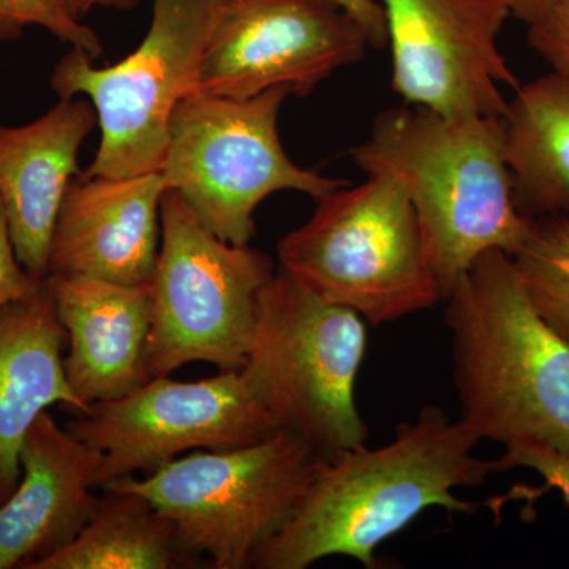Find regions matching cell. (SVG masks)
<instances>
[{
	"instance_id": "24",
	"label": "cell",
	"mask_w": 569,
	"mask_h": 569,
	"mask_svg": "<svg viewBox=\"0 0 569 569\" xmlns=\"http://www.w3.org/2000/svg\"><path fill=\"white\" fill-rule=\"evenodd\" d=\"M47 279H37L26 271L18 260L7 223L6 211L0 201V310L13 302L31 298L43 287Z\"/></svg>"
},
{
	"instance_id": "5",
	"label": "cell",
	"mask_w": 569,
	"mask_h": 569,
	"mask_svg": "<svg viewBox=\"0 0 569 569\" xmlns=\"http://www.w3.org/2000/svg\"><path fill=\"white\" fill-rule=\"evenodd\" d=\"M366 348L361 316L325 301L279 266L261 293L242 369L279 429L326 460L369 440L356 406Z\"/></svg>"
},
{
	"instance_id": "17",
	"label": "cell",
	"mask_w": 569,
	"mask_h": 569,
	"mask_svg": "<svg viewBox=\"0 0 569 569\" xmlns=\"http://www.w3.org/2000/svg\"><path fill=\"white\" fill-rule=\"evenodd\" d=\"M66 348L48 282L0 310V503L20 481V449L36 419L56 403L77 415L91 410L67 380Z\"/></svg>"
},
{
	"instance_id": "16",
	"label": "cell",
	"mask_w": 569,
	"mask_h": 569,
	"mask_svg": "<svg viewBox=\"0 0 569 569\" xmlns=\"http://www.w3.org/2000/svg\"><path fill=\"white\" fill-rule=\"evenodd\" d=\"M47 282L67 332V380L86 406L119 399L151 380L144 362L151 282L54 276Z\"/></svg>"
},
{
	"instance_id": "4",
	"label": "cell",
	"mask_w": 569,
	"mask_h": 569,
	"mask_svg": "<svg viewBox=\"0 0 569 569\" xmlns=\"http://www.w3.org/2000/svg\"><path fill=\"white\" fill-rule=\"evenodd\" d=\"M316 203L310 219L277 242L288 274L370 326L441 302L417 212L399 182L369 174Z\"/></svg>"
},
{
	"instance_id": "26",
	"label": "cell",
	"mask_w": 569,
	"mask_h": 569,
	"mask_svg": "<svg viewBox=\"0 0 569 569\" xmlns=\"http://www.w3.org/2000/svg\"><path fill=\"white\" fill-rule=\"evenodd\" d=\"M557 2L560 0H508L511 18L522 21L523 24L537 20Z\"/></svg>"
},
{
	"instance_id": "2",
	"label": "cell",
	"mask_w": 569,
	"mask_h": 569,
	"mask_svg": "<svg viewBox=\"0 0 569 569\" xmlns=\"http://www.w3.org/2000/svg\"><path fill=\"white\" fill-rule=\"evenodd\" d=\"M366 176L403 187L417 212L441 302L482 253L512 257L529 236L505 157L503 118L400 104L377 116L351 151Z\"/></svg>"
},
{
	"instance_id": "23",
	"label": "cell",
	"mask_w": 569,
	"mask_h": 569,
	"mask_svg": "<svg viewBox=\"0 0 569 569\" xmlns=\"http://www.w3.org/2000/svg\"><path fill=\"white\" fill-rule=\"evenodd\" d=\"M497 463L500 473L515 467L537 471L545 479L546 488L559 490L569 507V456L539 441H519L509 445Z\"/></svg>"
},
{
	"instance_id": "18",
	"label": "cell",
	"mask_w": 569,
	"mask_h": 569,
	"mask_svg": "<svg viewBox=\"0 0 569 569\" xmlns=\"http://www.w3.org/2000/svg\"><path fill=\"white\" fill-rule=\"evenodd\" d=\"M516 206L529 220L569 213V77L522 82L503 116Z\"/></svg>"
},
{
	"instance_id": "21",
	"label": "cell",
	"mask_w": 569,
	"mask_h": 569,
	"mask_svg": "<svg viewBox=\"0 0 569 569\" xmlns=\"http://www.w3.org/2000/svg\"><path fill=\"white\" fill-rule=\"evenodd\" d=\"M31 26L44 29L71 48L88 52L93 61L103 52L96 32L73 17L63 0H0V43L21 39Z\"/></svg>"
},
{
	"instance_id": "19",
	"label": "cell",
	"mask_w": 569,
	"mask_h": 569,
	"mask_svg": "<svg viewBox=\"0 0 569 569\" xmlns=\"http://www.w3.org/2000/svg\"><path fill=\"white\" fill-rule=\"evenodd\" d=\"M102 492L81 533L32 569H171L190 560L174 523L148 498L118 488Z\"/></svg>"
},
{
	"instance_id": "28",
	"label": "cell",
	"mask_w": 569,
	"mask_h": 569,
	"mask_svg": "<svg viewBox=\"0 0 569 569\" xmlns=\"http://www.w3.org/2000/svg\"><path fill=\"white\" fill-rule=\"evenodd\" d=\"M81 2L82 0H63L67 9L71 11V14L77 18H81Z\"/></svg>"
},
{
	"instance_id": "20",
	"label": "cell",
	"mask_w": 569,
	"mask_h": 569,
	"mask_svg": "<svg viewBox=\"0 0 569 569\" xmlns=\"http://www.w3.org/2000/svg\"><path fill=\"white\" fill-rule=\"evenodd\" d=\"M511 258L531 305L569 342V213L531 220Z\"/></svg>"
},
{
	"instance_id": "10",
	"label": "cell",
	"mask_w": 569,
	"mask_h": 569,
	"mask_svg": "<svg viewBox=\"0 0 569 569\" xmlns=\"http://www.w3.org/2000/svg\"><path fill=\"white\" fill-rule=\"evenodd\" d=\"M67 429L102 452L100 490L186 452L247 447L280 432L244 369L198 381L153 377L127 396L93 403Z\"/></svg>"
},
{
	"instance_id": "15",
	"label": "cell",
	"mask_w": 569,
	"mask_h": 569,
	"mask_svg": "<svg viewBox=\"0 0 569 569\" xmlns=\"http://www.w3.org/2000/svg\"><path fill=\"white\" fill-rule=\"evenodd\" d=\"M97 123L92 103L73 97L26 126H0V201L18 260L37 279L48 277L59 209Z\"/></svg>"
},
{
	"instance_id": "13",
	"label": "cell",
	"mask_w": 569,
	"mask_h": 569,
	"mask_svg": "<svg viewBox=\"0 0 569 569\" xmlns=\"http://www.w3.org/2000/svg\"><path fill=\"white\" fill-rule=\"evenodd\" d=\"M167 190L160 171L132 178H73L52 231L48 276L151 282Z\"/></svg>"
},
{
	"instance_id": "3",
	"label": "cell",
	"mask_w": 569,
	"mask_h": 569,
	"mask_svg": "<svg viewBox=\"0 0 569 569\" xmlns=\"http://www.w3.org/2000/svg\"><path fill=\"white\" fill-rule=\"evenodd\" d=\"M443 302L459 421L479 441L569 456V342L531 305L512 258L482 253Z\"/></svg>"
},
{
	"instance_id": "14",
	"label": "cell",
	"mask_w": 569,
	"mask_h": 569,
	"mask_svg": "<svg viewBox=\"0 0 569 569\" xmlns=\"http://www.w3.org/2000/svg\"><path fill=\"white\" fill-rule=\"evenodd\" d=\"M102 452L43 411L20 449V481L0 503V569H32L70 545L99 508Z\"/></svg>"
},
{
	"instance_id": "11",
	"label": "cell",
	"mask_w": 569,
	"mask_h": 569,
	"mask_svg": "<svg viewBox=\"0 0 569 569\" xmlns=\"http://www.w3.org/2000/svg\"><path fill=\"white\" fill-rule=\"evenodd\" d=\"M365 29L337 0H219L194 92L306 97L366 58Z\"/></svg>"
},
{
	"instance_id": "7",
	"label": "cell",
	"mask_w": 569,
	"mask_h": 569,
	"mask_svg": "<svg viewBox=\"0 0 569 569\" xmlns=\"http://www.w3.org/2000/svg\"><path fill=\"white\" fill-rule=\"evenodd\" d=\"M274 274L268 254L217 238L181 193L167 190L151 280L148 376H170L192 362L242 369L261 293Z\"/></svg>"
},
{
	"instance_id": "22",
	"label": "cell",
	"mask_w": 569,
	"mask_h": 569,
	"mask_svg": "<svg viewBox=\"0 0 569 569\" xmlns=\"http://www.w3.org/2000/svg\"><path fill=\"white\" fill-rule=\"evenodd\" d=\"M527 43L550 71L569 77V0H560L527 24Z\"/></svg>"
},
{
	"instance_id": "25",
	"label": "cell",
	"mask_w": 569,
	"mask_h": 569,
	"mask_svg": "<svg viewBox=\"0 0 569 569\" xmlns=\"http://www.w3.org/2000/svg\"><path fill=\"white\" fill-rule=\"evenodd\" d=\"M359 22L370 47L385 48L388 44L387 17L380 0H337Z\"/></svg>"
},
{
	"instance_id": "27",
	"label": "cell",
	"mask_w": 569,
	"mask_h": 569,
	"mask_svg": "<svg viewBox=\"0 0 569 569\" xmlns=\"http://www.w3.org/2000/svg\"><path fill=\"white\" fill-rule=\"evenodd\" d=\"M138 0H82L81 2V17L89 13L99 7H114V9H132Z\"/></svg>"
},
{
	"instance_id": "6",
	"label": "cell",
	"mask_w": 569,
	"mask_h": 569,
	"mask_svg": "<svg viewBox=\"0 0 569 569\" xmlns=\"http://www.w3.org/2000/svg\"><path fill=\"white\" fill-rule=\"evenodd\" d=\"M321 460L280 430L247 447L192 451L104 488L148 498L174 523L187 556H203L216 569H246L293 518Z\"/></svg>"
},
{
	"instance_id": "9",
	"label": "cell",
	"mask_w": 569,
	"mask_h": 569,
	"mask_svg": "<svg viewBox=\"0 0 569 569\" xmlns=\"http://www.w3.org/2000/svg\"><path fill=\"white\" fill-rule=\"evenodd\" d=\"M219 0H152V21L140 47L114 66L97 67L71 48L50 84L59 99L86 96L102 138L86 176L132 178L160 171L170 123L194 92Z\"/></svg>"
},
{
	"instance_id": "12",
	"label": "cell",
	"mask_w": 569,
	"mask_h": 569,
	"mask_svg": "<svg viewBox=\"0 0 569 569\" xmlns=\"http://www.w3.org/2000/svg\"><path fill=\"white\" fill-rule=\"evenodd\" d=\"M391 86L403 103L447 116H498L519 80L498 48L508 0H380Z\"/></svg>"
},
{
	"instance_id": "8",
	"label": "cell",
	"mask_w": 569,
	"mask_h": 569,
	"mask_svg": "<svg viewBox=\"0 0 569 569\" xmlns=\"http://www.w3.org/2000/svg\"><path fill=\"white\" fill-rule=\"evenodd\" d=\"M288 89L236 99L192 92L176 108L162 173L217 238L249 246L254 211L284 190L313 200L350 182L306 170L290 159L279 134Z\"/></svg>"
},
{
	"instance_id": "1",
	"label": "cell",
	"mask_w": 569,
	"mask_h": 569,
	"mask_svg": "<svg viewBox=\"0 0 569 569\" xmlns=\"http://www.w3.org/2000/svg\"><path fill=\"white\" fill-rule=\"evenodd\" d=\"M478 443L462 422L427 403L385 447L321 460L293 518L254 550L252 568L306 569L332 556L378 568V546L426 509L471 515L478 508L452 493L500 473L497 460L475 456Z\"/></svg>"
}]
</instances>
